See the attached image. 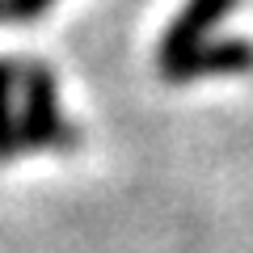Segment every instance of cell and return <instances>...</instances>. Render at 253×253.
Returning a JSON list of instances; mask_svg holds the SVG:
<instances>
[{
  "label": "cell",
  "instance_id": "6da1fadb",
  "mask_svg": "<svg viewBox=\"0 0 253 253\" xmlns=\"http://www.w3.org/2000/svg\"><path fill=\"white\" fill-rule=\"evenodd\" d=\"M21 148H68L72 144V126L59 114V93H55V76L46 63H30L21 72Z\"/></svg>",
  "mask_w": 253,
  "mask_h": 253
},
{
  "label": "cell",
  "instance_id": "7a4b0ae2",
  "mask_svg": "<svg viewBox=\"0 0 253 253\" xmlns=\"http://www.w3.org/2000/svg\"><path fill=\"white\" fill-rule=\"evenodd\" d=\"M232 4L236 0H186L181 4V13L161 34V51H156V68H161L165 81H173L181 72V63L199 51L203 42H211L215 26L232 13Z\"/></svg>",
  "mask_w": 253,
  "mask_h": 253
},
{
  "label": "cell",
  "instance_id": "3957f363",
  "mask_svg": "<svg viewBox=\"0 0 253 253\" xmlns=\"http://www.w3.org/2000/svg\"><path fill=\"white\" fill-rule=\"evenodd\" d=\"M253 68V42L249 38H211L181 63L173 84H186L194 76H228V72H249Z\"/></svg>",
  "mask_w": 253,
  "mask_h": 253
},
{
  "label": "cell",
  "instance_id": "277c9868",
  "mask_svg": "<svg viewBox=\"0 0 253 253\" xmlns=\"http://www.w3.org/2000/svg\"><path fill=\"white\" fill-rule=\"evenodd\" d=\"M13 84L17 68L0 63V165H9L21 152V126H17V106H13Z\"/></svg>",
  "mask_w": 253,
  "mask_h": 253
},
{
  "label": "cell",
  "instance_id": "5b68a950",
  "mask_svg": "<svg viewBox=\"0 0 253 253\" xmlns=\"http://www.w3.org/2000/svg\"><path fill=\"white\" fill-rule=\"evenodd\" d=\"M55 0H4V21H38Z\"/></svg>",
  "mask_w": 253,
  "mask_h": 253
},
{
  "label": "cell",
  "instance_id": "8992f818",
  "mask_svg": "<svg viewBox=\"0 0 253 253\" xmlns=\"http://www.w3.org/2000/svg\"><path fill=\"white\" fill-rule=\"evenodd\" d=\"M0 17H4V0H0Z\"/></svg>",
  "mask_w": 253,
  "mask_h": 253
}]
</instances>
